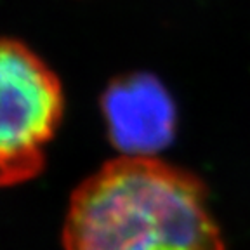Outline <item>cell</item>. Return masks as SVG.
<instances>
[{
  "label": "cell",
  "mask_w": 250,
  "mask_h": 250,
  "mask_svg": "<svg viewBox=\"0 0 250 250\" xmlns=\"http://www.w3.org/2000/svg\"><path fill=\"white\" fill-rule=\"evenodd\" d=\"M62 250H224L202 181L158 156L120 155L73 189Z\"/></svg>",
  "instance_id": "obj_1"
},
{
  "label": "cell",
  "mask_w": 250,
  "mask_h": 250,
  "mask_svg": "<svg viewBox=\"0 0 250 250\" xmlns=\"http://www.w3.org/2000/svg\"><path fill=\"white\" fill-rule=\"evenodd\" d=\"M64 115L52 68L21 40L0 37V188L35 179Z\"/></svg>",
  "instance_id": "obj_2"
},
{
  "label": "cell",
  "mask_w": 250,
  "mask_h": 250,
  "mask_svg": "<svg viewBox=\"0 0 250 250\" xmlns=\"http://www.w3.org/2000/svg\"><path fill=\"white\" fill-rule=\"evenodd\" d=\"M109 141L120 155L156 156L176 132V106L149 73H130L109 83L101 99Z\"/></svg>",
  "instance_id": "obj_3"
}]
</instances>
